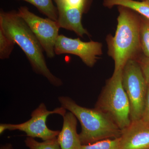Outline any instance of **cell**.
<instances>
[{"instance_id": "6da1fadb", "label": "cell", "mask_w": 149, "mask_h": 149, "mask_svg": "<svg viewBox=\"0 0 149 149\" xmlns=\"http://www.w3.org/2000/svg\"><path fill=\"white\" fill-rule=\"evenodd\" d=\"M0 28L20 47L35 73L45 77L54 86L63 85L61 79L54 75L48 68L40 42L17 11L1 10Z\"/></svg>"}, {"instance_id": "7a4b0ae2", "label": "cell", "mask_w": 149, "mask_h": 149, "mask_svg": "<svg viewBox=\"0 0 149 149\" xmlns=\"http://www.w3.org/2000/svg\"><path fill=\"white\" fill-rule=\"evenodd\" d=\"M118 12L115 34L107 39L108 54L114 62L113 72L122 70L141 48V21L138 17L134 11L125 7L118 6Z\"/></svg>"}, {"instance_id": "3957f363", "label": "cell", "mask_w": 149, "mask_h": 149, "mask_svg": "<svg viewBox=\"0 0 149 149\" xmlns=\"http://www.w3.org/2000/svg\"><path fill=\"white\" fill-rule=\"evenodd\" d=\"M58 100L61 107L72 113L80 122L81 131L79 135L82 145L120 137L121 130L100 110L80 106L66 96L59 97Z\"/></svg>"}, {"instance_id": "277c9868", "label": "cell", "mask_w": 149, "mask_h": 149, "mask_svg": "<svg viewBox=\"0 0 149 149\" xmlns=\"http://www.w3.org/2000/svg\"><path fill=\"white\" fill-rule=\"evenodd\" d=\"M122 71L113 72L107 80L95 107L107 115L121 130L131 122L130 102L123 86Z\"/></svg>"}, {"instance_id": "5b68a950", "label": "cell", "mask_w": 149, "mask_h": 149, "mask_svg": "<svg viewBox=\"0 0 149 149\" xmlns=\"http://www.w3.org/2000/svg\"><path fill=\"white\" fill-rule=\"evenodd\" d=\"M122 84L130 104L131 121L141 119L148 91V84L138 61L130 59L122 71Z\"/></svg>"}, {"instance_id": "8992f818", "label": "cell", "mask_w": 149, "mask_h": 149, "mask_svg": "<svg viewBox=\"0 0 149 149\" xmlns=\"http://www.w3.org/2000/svg\"><path fill=\"white\" fill-rule=\"evenodd\" d=\"M66 113V110L63 107H58L53 111L47 109L43 103L40 104L37 109L31 113V118L26 122L13 124L1 123L0 125V134L6 130H18L26 133L27 137L40 138L43 141H47L57 137L60 131L54 130L48 128L46 124L47 118L51 114H57L62 117Z\"/></svg>"}, {"instance_id": "52a82bcc", "label": "cell", "mask_w": 149, "mask_h": 149, "mask_svg": "<svg viewBox=\"0 0 149 149\" xmlns=\"http://www.w3.org/2000/svg\"><path fill=\"white\" fill-rule=\"evenodd\" d=\"M17 13L35 35L48 57L55 56L54 48L60 27L57 22L37 16L26 6L19 8Z\"/></svg>"}, {"instance_id": "ba28073f", "label": "cell", "mask_w": 149, "mask_h": 149, "mask_svg": "<svg viewBox=\"0 0 149 149\" xmlns=\"http://www.w3.org/2000/svg\"><path fill=\"white\" fill-rule=\"evenodd\" d=\"M56 55L70 54L80 57L87 66L93 67L98 56L102 54V45L97 42H84L79 38L72 39L63 35H59L55 45Z\"/></svg>"}, {"instance_id": "9c48e42d", "label": "cell", "mask_w": 149, "mask_h": 149, "mask_svg": "<svg viewBox=\"0 0 149 149\" xmlns=\"http://www.w3.org/2000/svg\"><path fill=\"white\" fill-rule=\"evenodd\" d=\"M119 138L121 149H148L149 124L141 118L132 121Z\"/></svg>"}, {"instance_id": "30bf717a", "label": "cell", "mask_w": 149, "mask_h": 149, "mask_svg": "<svg viewBox=\"0 0 149 149\" xmlns=\"http://www.w3.org/2000/svg\"><path fill=\"white\" fill-rule=\"evenodd\" d=\"M55 2L58 12L57 22L60 28L73 31L80 37L89 35V32L83 27L82 23V15L85 11L68 7L57 1Z\"/></svg>"}, {"instance_id": "8fae6325", "label": "cell", "mask_w": 149, "mask_h": 149, "mask_svg": "<svg viewBox=\"0 0 149 149\" xmlns=\"http://www.w3.org/2000/svg\"><path fill=\"white\" fill-rule=\"evenodd\" d=\"M63 125L57 136L61 149H81L82 144L77 132V118L72 113L63 116Z\"/></svg>"}, {"instance_id": "7c38bea8", "label": "cell", "mask_w": 149, "mask_h": 149, "mask_svg": "<svg viewBox=\"0 0 149 149\" xmlns=\"http://www.w3.org/2000/svg\"><path fill=\"white\" fill-rule=\"evenodd\" d=\"M104 6L111 8L114 6L125 7L138 13L149 19V2L134 0H104Z\"/></svg>"}, {"instance_id": "4fadbf2b", "label": "cell", "mask_w": 149, "mask_h": 149, "mask_svg": "<svg viewBox=\"0 0 149 149\" xmlns=\"http://www.w3.org/2000/svg\"><path fill=\"white\" fill-rule=\"evenodd\" d=\"M35 6L41 13L54 21H57L58 12L52 0H20Z\"/></svg>"}, {"instance_id": "5bb4252c", "label": "cell", "mask_w": 149, "mask_h": 149, "mask_svg": "<svg viewBox=\"0 0 149 149\" xmlns=\"http://www.w3.org/2000/svg\"><path fill=\"white\" fill-rule=\"evenodd\" d=\"M24 143L29 149H61L57 137L42 142H38L34 138L27 137Z\"/></svg>"}, {"instance_id": "9a60e30c", "label": "cell", "mask_w": 149, "mask_h": 149, "mask_svg": "<svg viewBox=\"0 0 149 149\" xmlns=\"http://www.w3.org/2000/svg\"><path fill=\"white\" fill-rule=\"evenodd\" d=\"M81 149H121L120 138L108 139L82 145Z\"/></svg>"}, {"instance_id": "2e32d148", "label": "cell", "mask_w": 149, "mask_h": 149, "mask_svg": "<svg viewBox=\"0 0 149 149\" xmlns=\"http://www.w3.org/2000/svg\"><path fill=\"white\" fill-rule=\"evenodd\" d=\"M15 43L8 37L2 29L0 28V58H8L12 52Z\"/></svg>"}, {"instance_id": "e0dca14e", "label": "cell", "mask_w": 149, "mask_h": 149, "mask_svg": "<svg viewBox=\"0 0 149 149\" xmlns=\"http://www.w3.org/2000/svg\"><path fill=\"white\" fill-rule=\"evenodd\" d=\"M140 42L144 54L149 57V19L146 18L141 21Z\"/></svg>"}, {"instance_id": "ac0fdd59", "label": "cell", "mask_w": 149, "mask_h": 149, "mask_svg": "<svg viewBox=\"0 0 149 149\" xmlns=\"http://www.w3.org/2000/svg\"><path fill=\"white\" fill-rule=\"evenodd\" d=\"M87 0H54L71 8H79L85 11Z\"/></svg>"}, {"instance_id": "d6986e66", "label": "cell", "mask_w": 149, "mask_h": 149, "mask_svg": "<svg viewBox=\"0 0 149 149\" xmlns=\"http://www.w3.org/2000/svg\"><path fill=\"white\" fill-rule=\"evenodd\" d=\"M139 62V64L142 69L148 85H149V57L144 58L141 59Z\"/></svg>"}, {"instance_id": "ffe728a7", "label": "cell", "mask_w": 149, "mask_h": 149, "mask_svg": "<svg viewBox=\"0 0 149 149\" xmlns=\"http://www.w3.org/2000/svg\"><path fill=\"white\" fill-rule=\"evenodd\" d=\"M141 119L149 124V85H148V91L143 112Z\"/></svg>"}, {"instance_id": "44dd1931", "label": "cell", "mask_w": 149, "mask_h": 149, "mask_svg": "<svg viewBox=\"0 0 149 149\" xmlns=\"http://www.w3.org/2000/svg\"><path fill=\"white\" fill-rule=\"evenodd\" d=\"M0 149H14V148L11 144L6 143L1 146Z\"/></svg>"}, {"instance_id": "7402d4cb", "label": "cell", "mask_w": 149, "mask_h": 149, "mask_svg": "<svg viewBox=\"0 0 149 149\" xmlns=\"http://www.w3.org/2000/svg\"><path fill=\"white\" fill-rule=\"evenodd\" d=\"M144 1H147L149 2V0H144Z\"/></svg>"}, {"instance_id": "603a6c76", "label": "cell", "mask_w": 149, "mask_h": 149, "mask_svg": "<svg viewBox=\"0 0 149 149\" xmlns=\"http://www.w3.org/2000/svg\"></svg>"}]
</instances>
